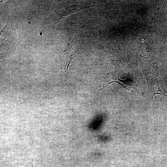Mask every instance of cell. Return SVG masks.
Wrapping results in <instances>:
<instances>
[{"label":"cell","instance_id":"cell-1","mask_svg":"<svg viewBox=\"0 0 167 167\" xmlns=\"http://www.w3.org/2000/svg\"><path fill=\"white\" fill-rule=\"evenodd\" d=\"M145 76L152 98L154 95L156 94L164 95L159 88L158 68L156 63H149L148 69L145 72Z\"/></svg>","mask_w":167,"mask_h":167},{"label":"cell","instance_id":"cell-2","mask_svg":"<svg viewBox=\"0 0 167 167\" xmlns=\"http://www.w3.org/2000/svg\"><path fill=\"white\" fill-rule=\"evenodd\" d=\"M83 31L82 29L78 32L74 39L68 44L67 49V64L68 65L80 48L82 43Z\"/></svg>","mask_w":167,"mask_h":167},{"label":"cell","instance_id":"cell-3","mask_svg":"<svg viewBox=\"0 0 167 167\" xmlns=\"http://www.w3.org/2000/svg\"><path fill=\"white\" fill-rule=\"evenodd\" d=\"M91 4L89 3H79L76 4L58 11L57 14V19H60L66 15H68L80 10L82 9L89 7Z\"/></svg>","mask_w":167,"mask_h":167},{"label":"cell","instance_id":"cell-4","mask_svg":"<svg viewBox=\"0 0 167 167\" xmlns=\"http://www.w3.org/2000/svg\"><path fill=\"white\" fill-rule=\"evenodd\" d=\"M105 51L106 55L111 61L113 63V64L117 65H120L121 64H122L120 58L116 54L113 52H108L105 49Z\"/></svg>","mask_w":167,"mask_h":167},{"label":"cell","instance_id":"cell-5","mask_svg":"<svg viewBox=\"0 0 167 167\" xmlns=\"http://www.w3.org/2000/svg\"><path fill=\"white\" fill-rule=\"evenodd\" d=\"M31 162L32 163V165L33 167H33V164H32V162Z\"/></svg>","mask_w":167,"mask_h":167},{"label":"cell","instance_id":"cell-6","mask_svg":"<svg viewBox=\"0 0 167 167\" xmlns=\"http://www.w3.org/2000/svg\"></svg>","mask_w":167,"mask_h":167},{"label":"cell","instance_id":"cell-7","mask_svg":"<svg viewBox=\"0 0 167 167\" xmlns=\"http://www.w3.org/2000/svg\"><path fill=\"white\" fill-rule=\"evenodd\" d=\"M166 36H167V35H166Z\"/></svg>","mask_w":167,"mask_h":167}]
</instances>
